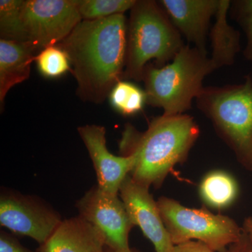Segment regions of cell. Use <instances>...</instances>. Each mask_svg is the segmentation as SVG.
Listing matches in <instances>:
<instances>
[{
  "label": "cell",
  "mask_w": 252,
  "mask_h": 252,
  "mask_svg": "<svg viewBox=\"0 0 252 252\" xmlns=\"http://www.w3.org/2000/svg\"><path fill=\"white\" fill-rule=\"evenodd\" d=\"M124 14L81 21L58 45L67 54L81 99L102 104L122 81L127 49Z\"/></svg>",
  "instance_id": "1"
},
{
  "label": "cell",
  "mask_w": 252,
  "mask_h": 252,
  "mask_svg": "<svg viewBox=\"0 0 252 252\" xmlns=\"http://www.w3.org/2000/svg\"><path fill=\"white\" fill-rule=\"evenodd\" d=\"M199 135L193 117L162 114L144 132L126 126L119 147L122 156L135 157L131 177L147 188L159 189L173 167L187 160Z\"/></svg>",
  "instance_id": "2"
},
{
  "label": "cell",
  "mask_w": 252,
  "mask_h": 252,
  "mask_svg": "<svg viewBox=\"0 0 252 252\" xmlns=\"http://www.w3.org/2000/svg\"><path fill=\"white\" fill-rule=\"evenodd\" d=\"M218 69L211 58L195 47L184 45L170 64H147L143 79L147 103L161 107L165 115L183 114L203 90L207 75Z\"/></svg>",
  "instance_id": "3"
},
{
  "label": "cell",
  "mask_w": 252,
  "mask_h": 252,
  "mask_svg": "<svg viewBox=\"0 0 252 252\" xmlns=\"http://www.w3.org/2000/svg\"><path fill=\"white\" fill-rule=\"evenodd\" d=\"M184 46L181 33L163 8L152 0H136L127 22V49L123 79L140 81L147 63L173 60Z\"/></svg>",
  "instance_id": "4"
},
{
  "label": "cell",
  "mask_w": 252,
  "mask_h": 252,
  "mask_svg": "<svg viewBox=\"0 0 252 252\" xmlns=\"http://www.w3.org/2000/svg\"><path fill=\"white\" fill-rule=\"evenodd\" d=\"M196 102L239 163L252 172V77L243 84L203 87Z\"/></svg>",
  "instance_id": "5"
},
{
  "label": "cell",
  "mask_w": 252,
  "mask_h": 252,
  "mask_svg": "<svg viewBox=\"0 0 252 252\" xmlns=\"http://www.w3.org/2000/svg\"><path fill=\"white\" fill-rule=\"evenodd\" d=\"M157 203L174 245L198 241L215 252H223L243 235V228L234 220L215 215L205 206L189 208L164 196Z\"/></svg>",
  "instance_id": "6"
},
{
  "label": "cell",
  "mask_w": 252,
  "mask_h": 252,
  "mask_svg": "<svg viewBox=\"0 0 252 252\" xmlns=\"http://www.w3.org/2000/svg\"><path fill=\"white\" fill-rule=\"evenodd\" d=\"M22 16L27 43L36 55L64 40L82 21L77 0H24Z\"/></svg>",
  "instance_id": "7"
},
{
  "label": "cell",
  "mask_w": 252,
  "mask_h": 252,
  "mask_svg": "<svg viewBox=\"0 0 252 252\" xmlns=\"http://www.w3.org/2000/svg\"><path fill=\"white\" fill-rule=\"evenodd\" d=\"M76 207L79 216L102 233L106 246L118 252L130 251L129 234L135 225L118 194L94 186L78 200Z\"/></svg>",
  "instance_id": "8"
},
{
  "label": "cell",
  "mask_w": 252,
  "mask_h": 252,
  "mask_svg": "<svg viewBox=\"0 0 252 252\" xmlns=\"http://www.w3.org/2000/svg\"><path fill=\"white\" fill-rule=\"evenodd\" d=\"M62 221L59 214L37 197L1 193L0 225L14 234L29 237L41 245Z\"/></svg>",
  "instance_id": "9"
},
{
  "label": "cell",
  "mask_w": 252,
  "mask_h": 252,
  "mask_svg": "<svg viewBox=\"0 0 252 252\" xmlns=\"http://www.w3.org/2000/svg\"><path fill=\"white\" fill-rule=\"evenodd\" d=\"M119 194L132 223L140 227L156 252H171L175 245L149 189L137 183L128 175L123 182Z\"/></svg>",
  "instance_id": "10"
},
{
  "label": "cell",
  "mask_w": 252,
  "mask_h": 252,
  "mask_svg": "<svg viewBox=\"0 0 252 252\" xmlns=\"http://www.w3.org/2000/svg\"><path fill=\"white\" fill-rule=\"evenodd\" d=\"M78 132L89 152L98 187L112 194H119L123 182L130 175L135 163L133 156H115L109 152L104 126L86 125L78 127Z\"/></svg>",
  "instance_id": "11"
},
{
  "label": "cell",
  "mask_w": 252,
  "mask_h": 252,
  "mask_svg": "<svg viewBox=\"0 0 252 252\" xmlns=\"http://www.w3.org/2000/svg\"><path fill=\"white\" fill-rule=\"evenodd\" d=\"M162 8L180 33L207 54V35L220 0H162Z\"/></svg>",
  "instance_id": "12"
},
{
  "label": "cell",
  "mask_w": 252,
  "mask_h": 252,
  "mask_svg": "<svg viewBox=\"0 0 252 252\" xmlns=\"http://www.w3.org/2000/svg\"><path fill=\"white\" fill-rule=\"evenodd\" d=\"M103 235L80 216L63 220L38 252H104Z\"/></svg>",
  "instance_id": "13"
},
{
  "label": "cell",
  "mask_w": 252,
  "mask_h": 252,
  "mask_svg": "<svg viewBox=\"0 0 252 252\" xmlns=\"http://www.w3.org/2000/svg\"><path fill=\"white\" fill-rule=\"evenodd\" d=\"M36 54L28 43L0 39V104L1 110L11 88L27 80Z\"/></svg>",
  "instance_id": "14"
},
{
  "label": "cell",
  "mask_w": 252,
  "mask_h": 252,
  "mask_svg": "<svg viewBox=\"0 0 252 252\" xmlns=\"http://www.w3.org/2000/svg\"><path fill=\"white\" fill-rule=\"evenodd\" d=\"M230 1L220 0V5L212 28L211 40L212 54L211 59L217 68L230 65L234 63L235 56L240 51V32L229 26L227 21V14Z\"/></svg>",
  "instance_id": "15"
},
{
  "label": "cell",
  "mask_w": 252,
  "mask_h": 252,
  "mask_svg": "<svg viewBox=\"0 0 252 252\" xmlns=\"http://www.w3.org/2000/svg\"><path fill=\"white\" fill-rule=\"evenodd\" d=\"M238 192L237 181L223 170L208 172L199 186L202 200L209 206L218 210L227 208L234 203Z\"/></svg>",
  "instance_id": "16"
},
{
  "label": "cell",
  "mask_w": 252,
  "mask_h": 252,
  "mask_svg": "<svg viewBox=\"0 0 252 252\" xmlns=\"http://www.w3.org/2000/svg\"><path fill=\"white\" fill-rule=\"evenodd\" d=\"M23 3L24 0L0 1L1 39L27 43V34L22 16Z\"/></svg>",
  "instance_id": "17"
},
{
  "label": "cell",
  "mask_w": 252,
  "mask_h": 252,
  "mask_svg": "<svg viewBox=\"0 0 252 252\" xmlns=\"http://www.w3.org/2000/svg\"><path fill=\"white\" fill-rule=\"evenodd\" d=\"M111 104L124 116L137 114L147 103L145 91L128 81L118 82L109 94Z\"/></svg>",
  "instance_id": "18"
},
{
  "label": "cell",
  "mask_w": 252,
  "mask_h": 252,
  "mask_svg": "<svg viewBox=\"0 0 252 252\" xmlns=\"http://www.w3.org/2000/svg\"><path fill=\"white\" fill-rule=\"evenodd\" d=\"M136 0H77L82 21H94L124 14L132 9Z\"/></svg>",
  "instance_id": "19"
},
{
  "label": "cell",
  "mask_w": 252,
  "mask_h": 252,
  "mask_svg": "<svg viewBox=\"0 0 252 252\" xmlns=\"http://www.w3.org/2000/svg\"><path fill=\"white\" fill-rule=\"evenodd\" d=\"M34 62L44 77H61L68 71H72L67 54L59 45L49 46L36 55Z\"/></svg>",
  "instance_id": "20"
},
{
  "label": "cell",
  "mask_w": 252,
  "mask_h": 252,
  "mask_svg": "<svg viewBox=\"0 0 252 252\" xmlns=\"http://www.w3.org/2000/svg\"><path fill=\"white\" fill-rule=\"evenodd\" d=\"M235 3L237 19L243 27L247 36V45L244 56L252 62V0L238 1Z\"/></svg>",
  "instance_id": "21"
},
{
  "label": "cell",
  "mask_w": 252,
  "mask_h": 252,
  "mask_svg": "<svg viewBox=\"0 0 252 252\" xmlns=\"http://www.w3.org/2000/svg\"><path fill=\"white\" fill-rule=\"evenodd\" d=\"M0 252H33L25 248L13 235L1 231L0 233Z\"/></svg>",
  "instance_id": "22"
},
{
  "label": "cell",
  "mask_w": 252,
  "mask_h": 252,
  "mask_svg": "<svg viewBox=\"0 0 252 252\" xmlns=\"http://www.w3.org/2000/svg\"><path fill=\"white\" fill-rule=\"evenodd\" d=\"M171 252H215L205 244L198 241H189L176 245Z\"/></svg>",
  "instance_id": "23"
},
{
  "label": "cell",
  "mask_w": 252,
  "mask_h": 252,
  "mask_svg": "<svg viewBox=\"0 0 252 252\" xmlns=\"http://www.w3.org/2000/svg\"><path fill=\"white\" fill-rule=\"evenodd\" d=\"M223 252H252V242L243 231L238 241L232 244Z\"/></svg>",
  "instance_id": "24"
},
{
  "label": "cell",
  "mask_w": 252,
  "mask_h": 252,
  "mask_svg": "<svg viewBox=\"0 0 252 252\" xmlns=\"http://www.w3.org/2000/svg\"><path fill=\"white\" fill-rule=\"evenodd\" d=\"M243 230L252 242V217L245 219L243 222Z\"/></svg>",
  "instance_id": "25"
},
{
  "label": "cell",
  "mask_w": 252,
  "mask_h": 252,
  "mask_svg": "<svg viewBox=\"0 0 252 252\" xmlns=\"http://www.w3.org/2000/svg\"><path fill=\"white\" fill-rule=\"evenodd\" d=\"M104 252H121L116 251V250H112V249L108 248V247L105 246V248H104ZM126 252H140L138 250H134V249L131 248L130 251Z\"/></svg>",
  "instance_id": "26"
}]
</instances>
